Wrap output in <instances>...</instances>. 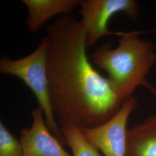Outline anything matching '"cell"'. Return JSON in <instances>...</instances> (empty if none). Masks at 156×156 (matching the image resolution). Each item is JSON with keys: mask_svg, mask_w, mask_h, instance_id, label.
<instances>
[{"mask_svg": "<svg viewBox=\"0 0 156 156\" xmlns=\"http://www.w3.org/2000/svg\"><path fill=\"white\" fill-rule=\"evenodd\" d=\"M46 37L50 101L60 125L92 128L111 119L124 101L90 62L80 21L63 15L47 28Z\"/></svg>", "mask_w": 156, "mask_h": 156, "instance_id": "obj_1", "label": "cell"}, {"mask_svg": "<svg viewBox=\"0 0 156 156\" xmlns=\"http://www.w3.org/2000/svg\"><path fill=\"white\" fill-rule=\"evenodd\" d=\"M153 31L124 32L117 47L106 43L91 53L90 59L95 66L105 71L107 78L123 100L133 96L140 86L147 82L146 78L156 64V52L150 41L141 39L142 33Z\"/></svg>", "mask_w": 156, "mask_h": 156, "instance_id": "obj_2", "label": "cell"}, {"mask_svg": "<svg viewBox=\"0 0 156 156\" xmlns=\"http://www.w3.org/2000/svg\"><path fill=\"white\" fill-rule=\"evenodd\" d=\"M48 41L46 37L42 39L37 49L19 59L11 60L7 56L0 60V72L20 79L36 97L39 107L44 112L48 128L57 136L60 131L51 106L47 73Z\"/></svg>", "mask_w": 156, "mask_h": 156, "instance_id": "obj_3", "label": "cell"}, {"mask_svg": "<svg viewBox=\"0 0 156 156\" xmlns=\"http://www.w3.org/2000/svg\"><path fill=\"white\" fill-rule=\"evenodd\" d=\"M80 20L85 30L88 47L94 46L107 35L121 37L124 32L113 31L108 24L117 13H123L131 19L139 15V4L134 0H80Z\"/></svg>", "mask_w": 156, "mask_h": 156, "instance_id": "obj_4", "label": "cell"}, {"mask_svg": "<svg viewBox=\"0 0 156 156\" xmlns=\"http://www.w3.org/2000/svg\"><path fill=\"white\" fill-rule=\"evenodd\" d=\"M138 106L133 96L124 101L116 113L105 123L92 128H80L84 137L105 156H127V125Z\"/></svg>", "mask_w": 156, "mask_h": 156, "instance_id": "obj_5", "label": "cell"}, {"mask_svg": "<svg viewBox=\"0 0 156 156\" xmlns=\"http://www.w3.org/2000/svg\"><path fill=\"white\" fill-rule=\"evenodd\" d=\"M32 117L31 127L20 130L22 156H73L67 153L51 135L45 123L41 108L39 106L34 109Z\"/></svg>", "mask_w": 156, "mask_h": 156, "instance_id": "obj_6", "label": "cell"}, {"mask_svg": "<svg viewBox=\"0 0 156 156\" xmlns=\"http://www.w3.org/2000/svg\"><path fill=\"white\" fill-rule=\"evenodd\" d=\"M28 10L26 26L35 33L53 17L67 15L79 7L80 0H22Z\"/></svg>", "mask_w": 156, "mask_h": 156, "instance_id": "obj_7", "label": "cell"}, {"mask_svg": "<svg viewBox=\"0 0 156 156\" xmlns=\"http://www.w3.org/2000/svg\"><path fill=\"white\" fill-rule=\"evenodd\" d=\"M127 156H156V114L128 129Z\"/></svg>", "mask_w": 156, "mask_h": 156, "instance_id": "obj_8", "label": "cell"}, {"mask_svg": "<svg viewBox=\"0 0 156 156\" xmlns=\"http://www.w3.org/2000/svg\"><path fill=\"white\" fill-rule=\"evenodd\" d=\"M61 131L73 151V156H101L86 140L80 129L71 124L62 126Z\"/></svg>", "mask_w": 156, "mask_h": 156, "instance_id": "obj_9", "label": "cell"}, {"mask_svg": "<svg viewBox=\"0 0 156 156\" xmlns=\"http://www.w3.org/2000/svg\"><path fill=\"white\" fill-rule=\"evenodd\" d=\"M22 146L20 140L0 123V156H22Z\"/></svg>", "mask_w": 156, "mask_h": 156, "instance_id": "obj_10", "label": "cell"}, {"mask_svg": "<svg viewBox=\"0 0 156 156\" xmlns=\"http://www.w3.org/2000/svg\"><path fill=\"white\" fill-rule=\"evenodd\" d=\"M144 87H145L146 88H147V89L149 90L156 98V88L155 87H154L153 85H151L148 82L145 84Z\"/></svg>", "mask_w": 156, "mask_h": 156, "instance_id": "obj_11", "label": "cell"}]
</instances>
